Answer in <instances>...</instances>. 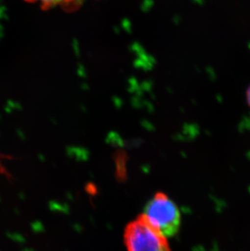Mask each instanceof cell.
I'll list each match as a JSON object with an SVG mask.
<instances>
[{"label": "cell", "mask_w": 250, "mask_h": 251, "mask_svg": "<svg viewBox=\"0 0 250 251\" xmlns=\"http://www.w3.org/2000/svg\"><path fill=\"white\" fill-rule=\"evenodd\" d=\"M30 4L37 5L43 11L60 9L65 12H76L82 6L84 0H23Z\"/></svg>", "instance_id": "3957f363"}, {"label": "cell", "mask_w": 250, "mask_h": 251, "mask_svg": "<svg viewBox=\"0 0 250 251\" xmlns=\"http://www.w3.org/2000/svg\"><path fill=\"white\" fill-rule=\"evenodd\" d=\"M0 172L2 173H6L4 167L2 165V155H0Z\"/></svg>", "instance_id": "5b68a950"}, {"label": "cell", "mask_w": 250, "mask_h": 251, "mask_svg": "<svg viewBox=\"0 0 250 251\" xmlns=\"http://www.w3.org/2000/svg\"><path fill=\"white\" fill-rule=\"evenodd\" d=\"M246 99H247V102H248L249 107H250V85L247 89L246 91Z\"/></svg>", "instance_id": "277c9868"}, {"label": "cell", "mask_w": 250, "mask_h": 251, "mask_svg": "<svg viewBox=\"0 0 250 251\" xmlns=\"http://www.w3.org/2000/svg\"><path fill=\"white\" fill-rule=\"evenodd\" d=\"M141 216L150 227L167 238L175 236L181 225L178 206L164 193L153 195Z\"/></svg>", "instance_id": "6da1fadb"}, {"label": "cell", "mask_w": 250, "mask_h": 251, "mask_svg": "<svg viewBox=\"0 0 250 251\" xmlns=\"http://www.w3.org/2000/svg\"><path fill=\"white\" fill-rule=\"evenodd\" d=\"M125 242L127 251H171L168 238L138 216L126 226Z\"/></svg>", "instance_id": "7a4b0ae2"}]
</instances>
